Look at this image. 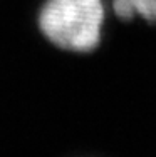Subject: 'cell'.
<instances>
[{"instance_id":"obj_2","label":"cell","mask_w":156,"mask_h":157,"mask_svg":"<svg viewBox=\"0 0 156 157\" xmlns=\"http://www.w3.org/2000/svg\"><path fill=\"white\" fill-rule=\"evenodd\" d=\"M113 9L122 20L141 17L146 22H156V0H113Z\"/></svg>"},{"instance_id":"obj_1","label":"cell","mask_w":156,"mask_h":157,"mask_svg":"<svg viewBox=\"0 0 156 157\" xmlns=\"http://www.w3.org/2000/svg\"><path fill=\"white\" fill-rule=\"evenodd\" d=\"M104 17L102 0H46L37 25L55 47L86 54L101 44Z\"/></svg>"}]
</instances>
